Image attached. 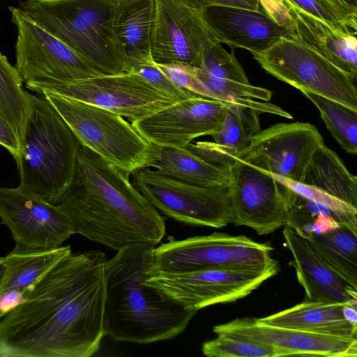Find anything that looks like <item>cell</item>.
I'll use <instances>...</instances> for the list:
<instances>
[{"mask_svg":"<svg viewBox=\"0 0 357 357\" xmlns=\"http://www.w3.org/2000/svg\"><path fill=\"white\" fill-rule=\"evenodd\" d=\"M106 255L70 252L0 321L10 357H89L105 335Z\"/></svg>","mask_w":357,"mask_h":357,"instance_id":"cell-1","label":"cell"},{"mask_svg":"<svg viewBox=\"0 0 357 357\" xmlns=\"http://www.w3.org/2000/svg\"><path fill=\"white\" fill-rule=\"evenodd\" d=\"M129 175L82 144L74 178L59 204L75 234L116 251L160 242L165 221Z\"/></svg>","mask_w":357,"mask_h":357,"instance_id":"cell-2","label":"cell"},{"mask_svg":"<svg viewBox=\"0 0 357 357\" xmlns=\"http://www.w3.org/2000/svg\"><path fill=\"white\" fill-rule=\"evenodd\" d=\"M155 246L125 247L105 266V335L115 341L149 344L181 333L197 312L164 297L144 280L153 263Z\"/></svg>","mask_w":357,"mask_h":357,"instance_id":"cell-3","label":"cell"},{"mask_svg":"<svg viewBox=\"0 0 357 357\" xmlns=\"http://www.w3.org/2000/svg\"><path fill=\"white\" fill-rule=\"evenodd\" d=\"M29 112L15 160L17 188L59 205L74 178L82 144L42 94L29 93Z\"/></svg>","mask_w":357,"mask_h":357,"instance_id":"cell-4","label":"cell"},{"mask_svg":"<svg viewBox=\"0 0 357 357\" xmlns=\"http://www.w3.org/2000/svg\"><path fill=\"white\" fill-rule=\"evenodd\" d=\"M119 0L22 1L20 8L103 75L126 73L114 31Z\"/></svg>","mask_w":357,"mask_h":357,"instance_id":"cell-5","label":"cell"},{"mask_svg":"<svg viewBox=\"0 0 357 357\" xmlns=\"http://www.w3.org/2000/svg\"><path fill=\"white\" fill-rule=\"evenodd\" d=\"M39 94L55 108L81 144L107 162L128 174L153 167L158 146L146 140L123 116L55 93Z\"/></svg>","mask_w":357,"mask_h":357,"instance_id":"cell-6","label":"cell"},{"mask_svg":"<svg viewBox=\"0 0 357 357\" xmlns=\"http://www.w3.org/2000/svg\"><path fill=\"white\" fill-rule=\"evenodd\" d=\"M273 248L243 236L213 232L182 240H169L154 248L149 272H181L218 268L278 273Z\"/></svg>","mask_w":357,"mask_h":357,"instance_id":"cell-7","label":"cell"},{"mask_svg":"<svg viewBox=\"0 0 357 357\" xmlns=\"http://www.w3.org/2000/svg\"><path fill=\"white\" fill-rule=\"evenodd\" d=\"M252 56L268 74L301 92L326 97L357 111L356 81L296 39L282 37Z\"/></svg>","mask_w":357,"mask_h":357,"instance_id":"cell-8","label":"cell"},{"mask_svg":"<svg viewBox=\"0 0 357 357\" xmlns=\"http://www.w3.org/2000/svg\"><path fill=\"white\" fill-rule=\"evenodd\" d=\"M132 184L157 210L183 223L221 228L231 223L228 185H192L149 167L137 170Z\"/></svg>","mask_w":357,"mask_h":357,"instance_id":"cell-9","label":"cell"},{"mask_svg":"<svg viewBox=\"0 0 357 357\" xmlns=\"http://www.w3.org/2000/svg\"><path fill=\"white\" fill-rule=\"evenodd\" d=\"M8 8L17 30L15 67L23 82L63 83L103 75L20 8Z\"/></svg>","mask_w":357,"mask_h":357,"instance_id":"cell-10","label":"cell"},{"mask_svg":"<svg viewBox=\"0 0 357 357\" xmlns=\"http://www.w3.org/2000/svg\"><path fill=\"white\" fill-rule=\"evenodd\" d=\"M40 93L50 91L113 112L135 121L175 102L134 73L102 75L63 83H25Z\"/></svg>","mask_w":357,"mask_h":357,"instance_id":"cell-11","label":"cell"},{"mask_svg":"<svg viewBox=\"0 0 357 357\" xmlns=\"http://www.w3.org/2000/svg\"><path fill=\"white\" fill-rule=\"evenodd\" d=\"M275 275L273 272L208 268L149 272L144 282L183 307L198 311L244 298Z\"/></svg>","mask_w":357,"mask_h":357,"instance_id":"cell-12","label":"cell"},{"mask_svg":"<svg viewBox=\"0 0 357 357\" xmlns=\"http://www.w3.org/2000/svg\"><path fill=\"white\" fill-rule=\"evenodd\" d=\"M323 144L321 135L309 123H279L255 135L236 160L301 183L312 155Z\"/></svg>","mask_w":357,"mask_h":357,"instance_id":"cell-13","label":"cell"},{"mask_svg":"<svg viewBox=\"0 0 357 357\" xmlns=\"http://www.w3.org/2000/svg\"><path fill=\"white\" fill-rule=\"evenodd\" d=\"M151 54L156 64L198 67L204 52L219 43L202 10L176 0H154Z\"/></svg>","mask_w":357,"mask_h":357,"instance_id":"cell-14","label":"cell"},{"mask_svg":"<svg viewBox=\"0 0 357 357\" xmlns=\"http://www.w3.org/2000/svg\"><path fill=\"white\" fill-rule=\"evenodd\" d=\"M231 223L268 235L285 226L286 186L273 175L236 160L229 168Z\"/></svg>","mask_w":357,"mask_h":357,"instance_id":"cell-15","label":"cell"},{"mask_svg":"<svg viewBox=\"0 0 357 357\" xmlns=\"http://www.w3.org/2000/svg\"><path fill=\"white\" fill-rule=\"evenodd\" d=\"M0 218L18 248H56L75 234L70 219L59 205L17 187L0 188Z\"/></svg>","mask_w":357,"mask_h":357,"instance_id":"cell-16","label":"cell"},{"mask_svg":"<svg viewBox=\"0 0 357 357\" xmlns=\"http://www.w3.org/2000/svg\"><path fill=\"white\" fill-rule=\"evenodd\" d=\"M227 112V103L199 95L176 102L132 121L149 142L159 146L185 148L198 137L216 134Z\"/></svg>","mask_w":357,"mask_h":357,"instance_id":"cell-17","label":"cell"},{"mask_svg":"<svg viewBox=\"0 0 357 357\" xmlns=\"http://www.w3.org/2000/svg\"><path fill=\"white\" fill-rule=\"evenodd\" d=\"M213 331L289 351L292 356L356 357L357 339L270 325L258 318H237Z\"/></svg>","mask_w":357,"mask_h":357,"instance_id":"cell-18","label":"cell"},{"mask_svg":"<svg viewBox=\"0 0 357 357\" xmlns=\"http://www.w3.org/2000/svg\"><path fill=\"white\" fill-rule=\"evenodd\" d=\"M202 12L217 40L232 49H245L253 54L271 47L282 37L293 38L291 33L277 24L262 7L252 10L215 6Z\"/></svg>","mask_w":357,"mask_h":357,"instance_id":"cell-19","label":"cell"},{"mask_svg":"<svg viewBox=\"0 0 357 357\" xmlns=\"http://www.w3.org/2000/svg\"><path fill=\"white\" fill-rule=\"evenodd\" d=\"M71 252L70 245L36 249L15 246L0 257L4 268L0 279V319L24 303L42 278Z\"/></svg>","mask_w":357,"mask_h":357,"instance_id":"cell-20","label":"cell"},{"mask_svg":"<svg viewBox=\"0 0 357 357\" xmlns=\"http://www.w3.org/2000/svg\"><path fill=\"white\" fill-rule=\"evenodd\" d=\"M282 234L285 244L294 257L289 265L295 268L307 300L347 303L357 307V289L333 271L305 237L286 225Z\"/></svg>","mask_w":357,"mask_h":357,"instance_id":"cell-21","label":"cell"},{"mask_svg":"<svg viewBox=\"0 0 357 357\" xmlns=\"http://www.w3.org/2000/svg\"><path fill=\"white\" fill-rule=\"evenodd\" d=\"M284 2L294 22V38L312 49L355 81L357 77L356 33L338 29Z\"/></svg>","mask_w":357,"mask_h":357,"instance_id":"cell-22","label":"cell"},{"mask_svg":"<svg viewBox=\"0 0 357 357\" xmlns=\"http://www.w3.org/2000/svg\"><path fill=\"white\" fill-rule=\"evenodd\" d=\"M259 114L253 109L227 103L223 123L219 131L212 136L213 142L190 143L186 148L205 161L229 170L236 161V155L261 130Z\"/></svg>","mask_w":357,"mask_h":357,"instance_id":"cell-23","label":"cell"},{"mask_svg":"<svg viewBox=\"0 0 357 357\" xmlns=\"http://www.w3.org/2000/svg\"><path fill=\"white\" fill-rule=\"evenodd\" d=\"M346 304L307 300L290 308L258 319L276 326L356 337L357 325L347 321L344 316L343 309Z\"/></svg>","mask_w":357,"mask_h":357,"instance_id":"cell-24","label":"cell"},{"mask_svg":"<svg viewBox=\"0 0 357 357\" xmlns=\"http://www.w3.org/2000/svg\"><path fill=\"white\" fill-rule=\"evenodd\" d=\"M154 15V0L118 1L114 31L126 58L127 68L139 61L153 59L151 45Z\"/></svg>","mask_w":357,"mask_h":357,"instance_id":"cell-25","label":"cell"},{"mask_svg":"<svg viewBox=\"0 0 357 357\" xmlns=\"http://www.w3.org/2000/svg\"><path fill=\"white\" fill-rule=\"evenodd\" d=\"M301 183L323 192L357 208V178L342 160L325 144L312 155Z\"/></svg>","mask_w":357,"mask_h":357,"instance_id":"cell-26","label":"cell"},{"mask_svg":"<svg viewBox=\"0 0 357 357\" xmlns=\"http://www.w3.org/2000/svg\"><path fill=\"white\" fill-rule=\"evenodd\" d=\"M153 167L161 174L195 186L211 188L228 185V169L215 166L185 148L158 146Z\"/></svg>","mask_w":357,"mask_h":357,"instance_id":"cell-27","label":"cell"},{"mask_svg":"<svg viewBox=\"0 0 357 357\" xmlns=\"http://www.w3.org/2000/svg\"><path fill=\"white\" fill-rule=\"evenodd\" d=\"M303 237L333 271L357 289V233L340 225L323 234Z\"/></svg>","mask_w":357,"mask_h":357,"instance_id":"cell-28","label":"cell"},{"mask_svg":"<svg viewBox=\"0 0 357 357\" xmlns=\"http://www.w3.org/2000/svg\"><path fill=\"white\" fill-rule=\"evenodd\" d=\"M193 74L205 90V98H215L222 85L231 82L250 83L245 72L233 52L218 43L204 54L200 65L192 67Z\"/></svg>","mask_w":357,"mask_h":357,"instance_id":"cell-29","label":"cell"},{"mask_svg":"<svg viewBox=\"0 0 357 357\" xmlns=\"http://www.w3.org/2000/svg\"><path fill=\"white\" fill-rule=\"evenodd\" d=\"M15 66L0 52V114L14 129L20 143L29 112V93Z\"/></svg>","mask_w":357,"mask_h":357,"instance_id":"cell-30","label":"cell"},{"mask_svg":"<svg viewBox=\"0 0 357 357\" xmlns=\"http://www.w3.org/2000/svg\"><path fill=\"white\" fill-rule=\"evenodd\" d=\"M317 107L328 131L348 153H357V111L326 97L303 91Z\"/></svg>","mask_w":357,"mask_h":357,"instance_id":"cell-31","label":"cell"},{"mask_svg":"<svg viewBox=\"0 0 357 357\" xmlns=\"http://www.w3.org/2000/svg\"><path fill=\"white\" fill-rule=\"evenodd\" d=\"M204 342V355L208 357H279L292 356L284 349L261 344L227 334Z\"/></svg>","mask_w":357,"mask_h":357,"instance_id":"cell-32","label":"cell"},{"mask_svg":"<svg viewBox=\"0 0 357 357\" xmlns=\"http://www.w3.org/2000/svg\"><path fill=\"white\" fill-rule=\"evenodd\" d=\"M274 176L279 182L298 194L307 199L319 202L329 208L340 225L357 233V208L317 188L295 182L280 176Z\"/></svg>","mask_w":357,"mask_h":357,"instance_id":"cell-33","label":"cell"},{"mask_svg":"<svg viewBox=\"0 0 357 357\" xmlns=\"http://www.w3.org/2000/svg\"><path fill=\"white\" fill-rule=\"evenodd\" d=\"M126 73H134L157 90L178 102L197 94L174 84L156 65L153 59L139 61L128 66Z\"/></svg>","mask_w":357,"mask_h":357,"instance_id":"cell-34","label":"cell"},{"mask_svg":"<svg viewBox=\"0 0 357 357\" xmlns=\"http://www.w3.org/2000/svg\"><path fill=\"white\" fill-rule=\"evenodd\" d=\"M296 7L342 30L356 33L357 24L321 0H289Z\"/></svg>","mask_w":357,"mask_h":357,"instance_id":"cell-35","label":"cell"},{"mask_svg":"<svg viewBox=\"0 0 357 357\" xmlns=\"http://www.w3.org/2000/svg\"><path fill=\"white\" fill-rule=\"evenodd\" d=\"M176 85L201 96L202 86L195 78L192 67L181 64H156Z\"/></svg>","mask_w":357,"mask_h":357,"instance_id":"cell-36","label":"cell"},{"mask_svg":"<svg viewBox=\"0 0 357 357\" xmlns=\"http://www.w3.org/2000/svg\"><path fill=\"white\" fill-rule=\"evenodd\" d=\"M262 8L279 25L294 36V22L284 0H258Z\"/></svg>","mask_w":357,"mask_h":357,"instance_id":"cell-37","label":"cell"},{"mask_svg":"<svg viewBox=\"0 0 357 357\" xmlns=\"http://www.w3.org/2000/svg\"><path fill=\"white\" fill-rule=\"evenodd\" d=\"M194 9L202 10L215 6L239 7L252 10H259L261 6L258 0H176Z\"/></svg>","mask_w":357,"mask_h":357,"instance_id":"cell-38","label":"cell"},{"mask_svg":"<svg viewBox=\"0 0 357 357\" xmlns=\"http://www.w3.org/2000/svg\"><path fill=\"white\" fill-rule=\"evenodd\" d=\"M0 145L6 148L15 160L20 154V143L17 136L8 122L0 114Z\"/></svg>","mask_w":357,"mask_h":357,"instance_id":"cell-39","label":"cell"},{"mask_svg":"<svg viewBox=\"0 0 357 357\" xmlns=\"http://www.w3.org/2000/svg\"><path fill=\"white\" fill-rule=\"evenodd\" d=\"M357 24V0H321Z\"/></svg>","mask_w":357,"mask_h":357,"instance_id":"cell-40","label":"cell"},{"mask_svg":"<svg viewBox=\"0 0 357 357\" xmlns=\"http://www.w3.org/2000/svg\"><path fill=\"white\" fill-rule=\"evenodd\" d=\"M0 357H10L9 351L0 343Z\"/></svg>","mask_w":357,"mask_h":357,"instance_id":"cell-41","label":"cell"},{"mask_svg":"<svg viewBox=\"0 0 357 357\" xmlns=\"http://www.w3.org/2000/svg\"><path fill=\"white\" fill-rule=\"evenodd\" d=\"M28 2H40V1H52V0H25Z\"/></svg>","mask_w":357,"mask_h":357,"instance_id":"cell-42","label":"cell"},{"mask_svg":"<svg viewBox=\"0 0 357 357\" xmlns=\"http://www.w3.org/2000/svg\"><path fill=\"white\" fill-rule=\"evenodd\" d=\"M3 271H4V268L0 263V279L3 273Z\"/></svg>","mask_w":357,"mask_h":357,"instance_id":"cell-43","label":"cell"}]
</instances>
